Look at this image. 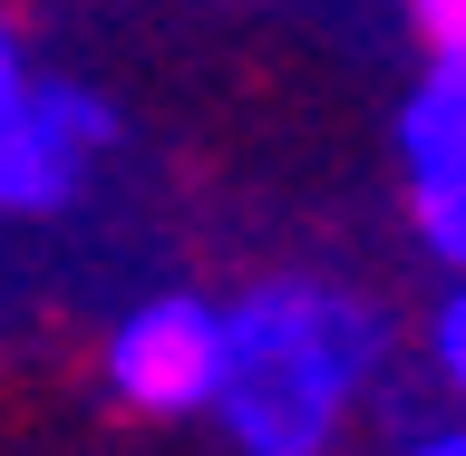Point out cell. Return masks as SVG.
<instances>
[{
    "label": "cell",
    "mask_w": 466,
    "mask_h": 456,
    "mask_svg": "<svg viewBox=\"0 0 466 456\" xmlns=\"http://www.w3.org/2000/svg\"><path fill=\"white\" fill-rule=\"evenodd\" d=\"M370 350H379V330L360 301H330L311 282H272L224 320L214 408L233 418V437L253 456H311L340 418V399L360 389Z\"/></svg>",
    "instance_id": "1"
},
{
    "label": "cell",
    "mask_w": 466,
    "mask_h": 456,
    "mask_svg": "<svg viewBox=\"0 0 466 456\" xmlns=\"http://www.w3.org/2000/svg\"><path fill=\"white\" fill-rule=\"evenodd\" d=\"M116 389L137 408H214L224 389V311H204V301H146L107 350Z\"/></svg>",
    "instance_id": "2"
},
{
    "label": "cell",
    "mask_w": 466,
    "mask_h": 456,
    "mask_svg": "<svg viewBox=\"0 0 466 456\" xmlns=\"http://www.w3.org/2000/svg\"><path fill=\"white\" fill-rule=\"evenodd\" d=\"M68 175H78V156L39 127V107L20 97V78L0 87V204H20V214H39V204L68 195Z\"/></svg>",
    "instance_id": "3"
},
{
    "label": "cell",
    "mask_w": 466,
    "mask_h": 456,
    "mask_svg": "<svg viewBox=\"0 0 466 456\" xmlns=\"http://www.w3.org/2000/svg\"><path fill=\"white\" fill-rule=\"evenodd\" d=\"M408 166H466V49H437V78L408 107Z\"/></svg>",
    "instance_id": "4"
},
{
    "label": "cell",
    "mask_w": 466,
    "mask_h": 456,
    "mask_svg": "<svg viewBox=\"0 0 466 456\" xmlns=\"http://www.w3.org/2000/svg\"><path fill=\"white\" fill-rule=\"evenodd\" d=\"M418 224L447 262H466V166H428L418 175Z\"/></svg>",
    "instance_id": "5"
},
{
    "label": "cell",
    "mask_w": 466,
    "mask_h": 456,
    "mask_svg": "<svg viewBox=\"0 0 466 456\" xmlns=\"http://www.w3.org/2000/svg\"><path fill=\"white\" fill-rule=\"evenodd\" d=\"M29 107H39V127H49L68 156H87V146H107V107L97 97H78V87H20Z\"/></svg>",
    "instance_id": "6"
},
{
    "label": "cell",
    "mask_w": 466,
    "mask_h": 456,
    "mask_svg": "<svg viewBox=\"0 0 466 456\" xmlns=\"http://www.w3.org/2000/svg\"><path fill=\"white\" fill-rule=\"evenodd\" d=\"M437 360H447V379L466 389V291L447 301V320H437Z\"/></svg>",
    "instance_id": "7"
},
{
    "label": "cell",
    "mask_w": 466,
    "mask_h": 456,
    "mask_svg": "<svg viewBox=\"0 0 466 456\" xmlns=\"http://www.w3.org/2000/svg\"><path fill=\"white\" fill-rule=\"evenodd\" d=\"M418 20L437 29V49H466V0H418Z\"/></svg>",
    "instance_id": "8"
},
{
    "label": "cell",
    "mask_w": 466,
    "mask_h": 456,
    "mask_svg": "<svg viewBox=\"0 0 466 456\" xmlns=\"http://www.w3.org/2000/svg\"><path fill=\"white\" fill-rule=\"evenodd\" d=\"M418 456H466V437H428V447H418Z\"/></svg>",
    "instance_id": "9"
},
{
    "label": "cell",
    "mask_w": 466,
    "mask_h": 456,
    "mask_svg": "<svg viewBox=\"0 0 466 456\" xmlns=\"http://www.w3.org/2000/svg\"><path fill=\"white\" fill-rule=\"evenodd\" d=\"M10 78H20V68H10V39H0V87H10Z\"/></svg>",
    "instance_id": "10"
}]
</instances>
